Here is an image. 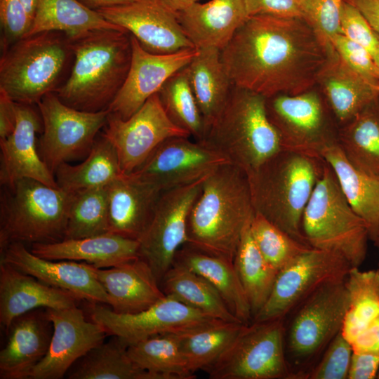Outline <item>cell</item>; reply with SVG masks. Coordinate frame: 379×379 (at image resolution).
Listing matches in <instances>:
<instances>
[{
	"label": "cell",
	"mask_w": 379,
	"mask_h": 379,
	"mask_svg": "<svg viewBox=\"0 0 379 379\" xmlns=\"http://www.w3.org/2000/svg\"><path fill=\"white\" fill-rule=\"evenodd\" d=\"M336 52L300 18L252 15L221 51L232 84L266 98L308 91Z\"/></svg>",
	"instance_id": "cell-1"
},
{
	"label": "cell",
	"mask_w": 379,
	"mask_h": 379,
	"mask_svg": "<svg viewBox=\"0 0 379 379\" xmlns=\"http://www.w3.org/2000/svg\"><path fill=\"white\" fill-rule=\"evenodd\" d=\"M254 214L247 173L224 163L202 182L188 216L186 244L234 262L243 232Z\"/></svg>",
	"instance_id": "cell-2"
},
{
	"label": "cell",
	"mask_w": 379,
	"mask_h": 379,
	"mask_svg": "<svg viewBox=\"0 0 379 379\" xmlns=\"http://www.w3.org/2000/svg\"><path fill=\"white\" fill-rule=\"evenodd\" d=\"M69 39L73 63L67 78L54 93L65 104L81 111L107 109L130 68L131 34L99 29Z\"/></svg>",
	"instance_id": "cell-3"
},
{
	"label": "cell",
	"mask_w": 379,
	"mask_h": 379,
	"mask_svg": "<svg viewBox=\"0 0 379 379\" xmlns=\"http://www.w3.org/2000/svg\"><path fill=\"white\" fill-rule=\"evenodd\" d=\"M324 163L323 159L286 149L272 155L248 175L255 212L309 246L302 218Z\"/></svg>",
	"instance_id": "cell-4"
},
{
	"label": "cell",
	"mask_w": 379,
	"mask_h": 379,
	"mask_svg": "<svg viewBox=\"0 0 379 379\" xmlns=\"http://www.w3.org/2000/svg\"><path fill=\"white\" fill-rule=\"evenodd\" d=\"M201 142L247 175L281 149L267 114L266 98L234 85Z\"/></svg>",
	"instance_id": "cell-5"
},
{
	"label": "cell",
	"mask_w": 379,
	"mask_h": 379,
	"mask_svg": "<svg viewBox=\"0 0 379 379\" xmlns=\"http://www.w3.org/2000/svg\"><path fill=\"white\" fill-rule=\"evenodd\" d=\"M73 60L70 39L62 32L24 36L1 51L0 90L15 102L37 104L65 82Z\"/></svg>",
	"instance_id": "cell-6"
},
{
	"label": "cell",
	"mask_w": 379,
	"mask_h": 379,
	"mask_svg": "<svg viewBox=\"0 0 379 379\" xmlns=\"http://www.w3.org/2000/svg\"><path fill=\"white\" fill-rule=\"evenodd\" d=\"M0 249L13 242L45 244L65 239L73 193L32 178L3 186Z\"/></svg>",
	"instance_id": "cell-7"
},
{
	"label": "cell",
	"mask_w": 379,
	"mask_h": 379,
	"mask_svg": "<svg viewBox=\"0 0 379 379\" xmlns=\"http://www.w3.org/2000/svg\"><path fill=\"white\" fill-rule=\"evenodd\" d=\"M302 231L309 246L337 253L352 267L366 259L368 225L348 203L326 161L304 210Z\"/></svg>",
	"instance_id": "cell-8"
},
{
	"label": "cell",
	"mask_w": 379,
	"mask_h": 379,
	"mask_svg": "<svg viewBox=\"0 0 379 379\" xmlns=\"http://www.w3.org/2000/svg\"><path fill=\"white\" fill-rule=\"evenodd\" d=\"M345 279L322 284L287 314L285 352L296 379H303L342 331L349 305Z\"/></svg>",
	"instance_id": "cell-9"
},
{
	"label": "cell",
	"mask_w": 379,
	"mask_h": 379,
	"mask_svg": "<svg viewBox=\"0 0 379 379\" xmlns=\"http://www.w3.org/2000/svg\"><path fill=\"white\" fill-rule=\"evenodd\" d=\"M285 318L246 324L206 372L211 379H296L287 361Z\"/></svg>",
	"instance_id": "cell-10"
},
{
	"label": "cell",
	"mask_w": 379,
	"mask_h": 379,
	"mask_svg": "<svg viewBox=\"0 0 379 379\" xmlns=\"http://www.w3.org/2000/svg\"><path fill=\"white\" fill-rule=\"evenodd\" d=\"M36 105L43 125L38 151L53 174L60 164L88 154L109 113L108 109L86 112L74 109L61 101L55 93L46 94Z\"/></svg>",
	"instance_id": "cell-11"
},
{
	"label": "cell",
	"mask_w": 379,
	"mask_h": 379,
	"mask_svg": "<svg viewBox=\"0 0 379 379\" xmlns=\"http://www.w3.org/2000/svg\"><path fill=\"white\" fill-rule=\"evenodd\" d=\"M266 110L281 149L322 159L324 149L338 143V131L333 129L321 98L313 91L266 98Z\"/></svg>",
	"instance_id": "cell-12"
},
{
	"label": "cell",
	"mask_w": 379,
	"mask_h": 379,
	"mask_svg": "<svg viewBox=\"0 0 379 379\" xmlns=\"http://www.w3.org/2000/svg\"><path fill=\"white\" fill-rule=\"evenodd\" d=\"M351 268L341 255L310 247L279 271L267 300L251 322L285 318L322 284L345 279Z\"/></svg>",
	"instance_id": "cell-13"
},
{
	"label": "cell",
	"mask_w": 379,
	"mask_h": 379,
	"mask_svg": "<svg viewBox=\"0 0 379 379\" xmlns=\"http://www.w3.org/2000/svg\"><path fill=\"white\" fill-rule=\"evenodd\" d=\"M206 176L163 192L138 240L139 257L150 266L159 283L172 266L178 250L187 243L188 216Z\"/></svg>",
	"instance_id": "cell-14"
},
{
	"label": "cell",
	"mask_w": 379,
	"mask_h": 379,
	"mask_svg": "<svg viewBox=\"0 0 379 379\" xmlns=\"http://www.w3.org/2000/svg\"><path fill=\"white\" fill-rule=\"evenodd\" d=\"M90 317L108 335L117 336L126 346L151 336L185 331L216 319L168 295L135 314H118L102 304L93 303Z\"/></svg>",
	"instance_id": "cell-15"
},
{
	"label": "cell",
	"mask_w": 379,
	"mask_h": 379,
	"mask_svg": "<svg viewBox=\"0 0 379 379\" xmlns=\"http://www.w3.org/2000/svg\"><path fill=\"white\" fill-rule=\"evenodd\" d=\"M102 134L114 147L123 174L135 171L165 140L190 137L169 119L158 93L126 119L109 113Z\"/></svg>",
	"instance_id": "cell-16"
},
{
	"label": "cell",
	"mask_w": 379,
	"mask_h": 379,
	"mask_svg": "<svg viewBox=\"0 0 379 379\" xmlns=\"http://www.w3.org/2000/svg\"><path fill=\"white\" fill-rule=\"evenodd\" d=\"M226 162L201 141L172 137L160 143L130 174L164 192L195 182Z\"/></svg>",
	"instance_id": "cell-17"
},
{
	"label": "cell",
	"mask_w": 379,
	"mask_h": 379,
	"mask_svg": "<svg viewBox=\"0 0 379 379\" xmlns=\"http://www.w3.org/2000/svg\"><path fill=\"white\" fill-rule=\"evenodd\" d=\"M53 326L48 350L29 379H60L71 367L108 335L97 322L88 321L74 306L46 309Z\"/></svg>",
	"instance_id": "cell-18"
},
{
	"label": "cell",
	"mask_w": 379,
	"mask_h": 379,
	"mask_svg": "<svg viewBox=\"0 0 379 379\" xmlns=\"http://www.w3.org/2000/svg\"><path fill=\"white\" fill-rule=\"evenodd\" d=\"M132 55L126 79L108 107L109 113L126 119L136 112L164 83L186 67L197 54L189 48L168 54H157L144 49L131 35Z\"/></svg>",
	"instance_id": "cell-19"
},
{
	"label": "cell",
	"mask_w": 379,
	"mask_h": 379,
	"mask_svg": "<svg viewBox=\"0 0 379 379\" xmlns=\"http://www.w3.org/2000/svg\"><path fill=\"white\" fill-rule=\"evenodd\" d=\"M96 11L107 20L135 38L148 52L168 54L194 48L185 34L175 13L154 0H135Z\"/></svg>",
	"instance_id": "cell-20"
},
{
	"label": "cell",
	"mask_w": 379,
	"mask_h": 379,
	"mask_svg": "<svg viewBox=\"0 0 379 379\" xmlns=\"http://www.w3.org/2000/svg\"><path fill=\"white\" fill-rule=\"evenodd\" d=\"M0 261L32 275L53 287L67 291L79 300L109 304L94 266L73 260H52L34 254L25 244L13 242L1 250Z\"/></svg>",
	"instance_id": "cell-21"
},
{
	"label": "cell",
	"mask_w": 379,
	"mask_h": 379,
	"mask_svg": "<svg viewBox=\"0 0 379 379\" xmlns=\"http://www.w3.org/2000/svg\"><path fill=\"white\" fill-rule=\"evenodd\" d=\"M32 105L15 102L14 131L0 140V182L12 185L22 178H32L48 186L58 187L54 174L41 158L36 146L37 133L42 132L41 115Z\"/></svg>",
	"instance_id": "cell-22"
},
{
	"label": "cell",
	"mask_w": 379,
	"mask_h": 379,
	"mask_svg": "<svg viewBox=\"0 0 379 379\" xmlns=\"http://www.w3.org/2000/svg\"><path fill=\"white\" fill-rule=\"evenodd\" d=\"M34 310L16 317L8 327L0 352L1 379H29L46 356L53 326L46 310Z\"/></svg>",
	"instance_id": "cell-23"
},
{
	"label": "cell",
	"mask_w": 379,
	"mask_h": 379,
	"mask_svg": "<svg viewBox=\"0 0 379 379\" xmlns=\"http://www.w3.org/2000/svg\"><path fill=\"white\" fill-rule=\"evenodd\" d=\"M79 300L73 294L0 261V323L6 331L16 317L26 312L72 307Z\"/></svg>",
	"instance_id": "cell-24"
},
{
	"label": "cell",
	"mask_w": 379,
	"mask_h": 379,
	"mask_svg": "<svg viewBox=\"0 0 379 379\" xmlns=\"http://www.w3.org/2000/svg\"><path fill=\"white\" fill-rule=\"evenodd\" d=\"M186 36L197 49L222 51L248 19L246 0H208L175 13Z\"/></svg>",
	"instance_id": "cell-25"
},
{
	"label": "cell",
	"mask_w": 379,
	"mask_h": 379,
	"mask_svg": "<svg viewBox=\"0 0 379 379\" xmlns=\"http://www.w3.org/2000/svg\"><path fill=\"white\" fill-rule=\"evenodd\" d=\"M163 192L131 174L107 185L109 232L139 240Z\"/></svg>",
	"instance_id": "cell-26"
},
{
	"label": "cell",
	"mask_w": 379,
	"mask_h": 379,
	"mask_svg": "<svg viewBox=\"0 0 379 379\" xmlns=\"http://www.w3.org/2000/svg\"><path fill=\"white\" fill-rule=\"evenodd\" d=\"M94 268L108 305L116 313L140 312L166 295L150 266L140 257L112 267Z\"/></svg>",
	"instance_id": "cell-27"
},
{
	"label": "cell",
	"mask_w": 379,
	"mask_h": 379,
	"mask_svg": "<svg viewBox=\"0 0 379 379\" xmlns=\"http://www.w3.org/2000/svg\"><path fill=\"white\" fill-rule=\"evenodd\" d=\"M30 251L48 260L81 261L97 268H108L139 258V241L107 232L81 239L33 244Z\"/></svg>",
	"instance_id": "cell-28"
},
{
	"label": "cell",
	"mask_w": 379,
	"mask_h": 379,
	"mask_svg": "<svg viewBox=\"0 0 379 379\" xmlns=\"http://www.w3.org/2000/svg\"><path fill=\"white\" fill-rule=\"evenodd\" d=\"M321 158L333 171L352 209L366 222L373 241L379 234V178L351 164L338 143L325 148Z\"/></svg>",
	"instance_id": "cell-29"
},
{
	"label": "cell",
	"mask_w": 379,
	"mask_h": 379,
	"mask_svg": "<svg viewBox=\"0 0 379 379\" xmlns=\"http://www.w3.org/2000/svg\"><path fill=\"white\" fill-rule=\"evenodd\" d=\"M173 262L182 265L209 281L230 312L242 323L252 321L251 307L234 265L185 244L176 252Z\"/></svg>",
	"instance_id": "cell-30"
},
{
	"label": "cell",
	"mask_w": 379,
	"mask_h": 379,
	"mask_svg": "<svg viewBox=\"0 0 379 379\" xmlns=\"http://www.w3.org/2000/svg\"><path fill=\"white\" fill-rule=\"evenodd\" d=\"M319 81L335 117L343 124L376 101L379 96L378 88L350 67L337 53Z\"/></svg>",
	"instance_id": "cell-31"
},
{
	"label": "cell",
	"mask_w": 379,
	"mask_h": 379,
	"mask_svg": "<svg viewBox=\"0 0 379 379\" xmlns=\"http://www.w3.org/2000/svg\"><path fill=\"white\" fill-rule=\"evenodd\" d=\"M186 67L206 130L225 105L233 84L218 48L198 49Z\"/></svg>",
	"instance_id": "cell-32"
},
{
	"label": "cell",
	"mask_w": 379,
	"mask_h": 379,
	"mask_svg": "<svg viewBox=\"0 0 379 379\" xmlns=\"http://www.w3.org/2000/svg\"><path fill=\"white\" fill-rule=\"evenodd\" d=\"M99 29L124 30L80 0H38L33 21L25 36L56 31L72 38Z\"/></svg>",
	"instance_id": "cell-33"
},
{
	"label": "cell",
	"mask_w": 379,
	"mask_h": 379,
	"mask_svg": "<svg viewBox=\"0 0 379 379\" xmlns=\"http://www.w3.org/2000/svg\"><path fill=\"white\" fill-rule=\"evenodd\" d=\"M123 174L112 142L102 134L79 164H60L54 175L59 187L69 192L105 187Z\"/></svg>",
	"instance_id": "cell-34"
},
{
	"label": "cell",
	"mask_w": 379,
	"mask_h": 379,
	"mask_svg": "<svg viewBox=\"0 0 379 379\" xmlns=\"http://www.w3.org/2000/svg\"><path fill=\"white\" fill-rule=\"evenodd\" d=\"M245 324L215 319L198 327L176 333L180 349L192 373L206 371L231 345Z\"/></svg>",
	"instance_id": "cell-35"
},
{
	"label": "cell",
	"mask_w": 379,
	"mask_h": 379,
	"mask_svg": "<svg viewBox=\"0 0 379 379\" xmlns=\"http://www.w3.org/2000/svg\"><path fill=\"white\" fill-rule=\"evenodd\" d=\"M73 365L69 379H159L137 366L127 353V346L117 336L102 341Z\"/></svg>",
	"instance_id": "cell-36"
},
{
	"label": "cell",
	"mask_w": 379,
	"mask_h": 379,
	"mask_svg": "<svg viewBox=\"0 0 379 379\" xmlns=\"http://www.w3.org/2000/svg\"><path fill=\"white\" fill-rule=\"evenodd\" d=\"M338 143L351 164L379 178V105L377 100L338 130Z\"/></svg>",
	"instance_id": "cell-37"
},
{
	"label": "cell",
	"mask_w": 379,
	"mask_h": 379,
	"mask_svg": "<svg viewBox=\"0 0 379 379\" xmlns=\"http://www.w3.org/2000/svg\"><path fill=\"white\" fill-rule=\"evenodd\" d=\"M160 286L165 295L173 296L214 319L241 322L230 312L209 281L182 265L173 262Z\"/></svg>",
	"instance_id": "cell-38"
},
{
	"label": "cell",
	"mask_w": 379,
	"mask_h": 379,
	"mask_svg": "<svg viewBox=\"0 0 379 379\" xmlns=\"http://www.w3.org/2000/svg\"><path fill=\"white\" fill-rule=\"evenodd\" d=\"M250 224L241 236L234 265L248 301L253 320L267 300L279 272L260 252L251 236Z\"/></svg>",
	"instance_id": "cell-39"
},
{
	"label": "cell",
	"mask_w": 379,
	"mask_h": 379,
	"mask_svg": "<svg viewBox=\"0 0 379 379\" xmlns=\"http://www.w3.org/2000/svg\"><path fill=\"white\" fill-rule=\"evenodd\" d=\"M131 360L159 379H192L175 333L151 336L127 346Z\"/></svg>",
	"instance_id": "cell-40"
},
{
	"label": "cell",
	"mask_w": 379,
	"mask_h": 379,
	"mask_svg": "<svg viewBox=\"0 0 379 379\" xmlns=\"http://www.w3.org/2000/svg\"><path fill=\"white\" fill-rule=\"evenodd\" d=\"M349 305L342 329L351 343L379 314V269H350L345 279Z\"/></svg>",
	"instance_id": "cell-41"
},
{
	"label": "cell",
	"mask_w": 379,
	"mask_h": 379,
	"mask_svg": "<svg viewBox=\"0 0 379 379\" xmlns=\"http://www.w3.org/2000/svg\"><path fill=\"white\" fill-rule=\"evenodd\" d=\"M158 95L169 119L194 140H202L205 124L190 85L187 67L173 74Z\"/></svg>",
	"instance_id": "cell-42"
},
{
	"label": "cell",
	"mask_w": 379,
	"mask_h": 379,
	"mask_svg": "<svg viewBox=\"0 0 379 379\" xmlns=\"http://www.w3.org/2000/svg\"><path fill=\"white\" fill-rule=\"evenodd\" d=\"M72 193L65 239L109 232L107 186Z\"/></svg>",
	"instance_id": "cell-43"
},
{
	"label": "cell",
	"mask_w": 379,
	"mask_h": 379,
	"mask_svg": "<svg viewBox=\"0 0 379 379\" xmlns=\"http://www.w3.org/2000/svg\"><path fill=\"white\" fill-rule=\"evenodd\" d=\"M250 230L264 258L278 272L311 247L297 241L256 212Z\"/></svg>",
	"instance_id": "cell-44"
},
{
	"label": "cell",
	"mask_w": 379,
	"mask_h": 379,
	"mask_svg": "<svg viewBox=\"0 0 379 379\" xmlns=\"http://www.w3.org/2000/svg\"><path fill=\"white\" fill-rule=\"evenodd\" d=\"M352 354L351 343L340 332L303 379H347Z\"/></svg>",
	"instance_id": "cell-45"
},
{
	"label": "cell",
	"mask_w": 379,
	"mask_h": 379,
	"mask_svg": "<svg viewBox=\"0 0 379 379\" xmlns=\"http://www.w3.org/2000/svg\"><path fill=\"white\" fill-rule=\"evenodd\" d=\"M343 0H303L302 18L323 39L343 34L340 10Z\"/></svg>",
	"instance_id": "cell-46"
},
{
	"label": "cell",
	"mask_w": 379,
	"mask_h": 379,
	"mask_svg": "<svg viewBox=\"0 0 379 379\" xmlns=\"http://www.w3.org/2000/svg\"><path fill=\"white\" fill-rule=\"evenodd\" d=\"M340 26L343 34L366 49L379 67V35L363 15L345 0L341 6Z\"/></svg>",
	"instance_id": "cell-47"
},
{
	"label": "cell",
	"mask_w": 379,
	"mask_h": 379,
	"mask_svg": "<svg viewBox=\"0 0 379 379\" xmlns=\"http://www.w3.org/2000/svg\"><path fill=\"white\" fill-rule=\"evenodd\" d=\"M339 57L372 85L379 87V67L369 52L361 46L338 34L331 39Z\"/></svg>",
	"instance_id": "cell-48"
},
{
	"label": "cell",
	"mask_w": 379,
	"mask_h": 379,
	"mask_svg": "<svg viewBox=\"0 0 379 379\" xmlns=\"http://www.w3.org/2000/svg\"><path fill=\"white\" fill-rule=\"evenodd\" d=\"M1 51L27 33L30 22L20 0H0Z\"/></svg>",
	"instance_id": "cell-49"
},
{
	"label": "cell",
	"mask_w": 379,
	"mask_h": 379,
	"mask_svg": "<svg viewBox=\"0 0 379 379\" xmlns=\"http://www.w3.org/2000/svg\"><path fill=\"white\" fill-rule=\"evenodd\" d=\"M249 16L300 18L303 0H246Z\"/></svg>",
	"instance_id": "cell-50"
},
{
	"label": "cell",
	"mask_w": 379,
	"mask_h": 379,
	"mask_svg": "<svg viewBox=\"0 0 379 379\" xmlns=\"http://www.w3.org/2000/svg\"><path fill=\"white\" fill-rule=\"evenodd\" d=\"M379 371V353L353 352L347 379L377 378Z\"/></svg>",
	"instance_id": "cell-51"
},
{
	"label": "cell",
	"mask_w": 379,
	"mask_h": 379,
	"mask_svg": "<svg viewBox=\"0 0 379 379\" xmlns=\"http://www.w3.org/2000/svg\"><path fill=\"white\" fill-rule=\"evenodd\" d=\"M353 352L379 353V314L351 343Z\"/></svg>",
	"instance_id": "cell-52"
},
{
	"label": "cell",
	"mask_w": 379,
	"mask_h": 379,
	"mask_svg": "<svg viewBox=\"0 0 379 379\" xmlns=\"http://www.w3.org/2000/svg\"><path fill=\"white\" fill-rule=\"evenodd\" d=\"M16 125L15 102L0 90V140L8 137Z\"/></svg>",
	"instance_id": "cell-53"
},
{
	"label": "cell",
	"mask_w": 379,
	"mask_h": 379,
	"mask_svg": "<svg viewBox=\"0 0 379 379\" xmlns=\"http://www.w3.org/2000/svg\"><path fill=\"white\" fill-rule=\"evenodd\" d=\"M354 6L379 35V0H345Z\"/></svg>",
	"instance_id": "cell-54"
},
{
	"label": "cell",
	"mask_w": 379,
	"mask_h": 379,
	"mask_svg": "<svg viewBox=\"0 0 379 379\" xmlns=\"http://www.w3.org/2000/svg\"><path fill=\"white\" fill-rule=\"evenodd\" d=\"M168 11L177 13L202 0H154Z\"/></svg>",
	"instance_id": "cell-55"
},
{
	"label": "cell",
	"mask_w": 379,
	"mask_h": 379,
	"mask_svg": "<svg viewBox=\"0 0 379 379\" xmlns=\"http://www.w3.org/2000/svg\"><path fill=\"white\" fill-rule=\"evenodd\" d=\"M91 8L97 10L101 8H107L124 5L131 3L135 0H80Z\"/></svg>",
	"instance_id": "cell-56"
},
{
	"label": "cell",
	"mask_w": 379,
	"mask_h": 379,
	"mask_svg": "<svg viewBox=\"0 0 379 379\" xmlns=\"http://www.w3.org/2000/svg\"><path fill=\"white\" fill-rule=\"evenodd\" d=\"M20 1L27 15L31 26L36 13L38 0H20Z\"/></svg>",
	"instance_id": "cell-57"
},
{
	"label": "cell",
	"mask_w": 379,
	"mask_h": 379,
	"mask_svg": "<svg viewBox=\"0 0 379 379\" xmlns=\"http://www.w3.org/2000/svg\"><path fill=\"white\" fill-rule=\"evenodd\" d=\"M375 246L378 248V255H379V237H378L375 240L373 241ZM378 267H379V260H378ZM379 269V268H378Z\"/></svg>",
	"instance_id": "cell-58"
},
{
	"label": "cell",
	"mask_w": 379,
	"mask_h": 379,
	"mask_svg": "<svg viewBox=\"0 0 379 379\" xmlns=\"http://www.w3.org/2000/svg\"><path fill=\"white\" fill-rule=\"evenodd\" d=\"M377 378L379 379V371H378V375H377Z\"/></svg>",
	"instance_id": "cell-59"
},
{
	"label": "cell",
	"mask_w": 379,
	"mask_h": 379,
	"mask_svg": "<svg viewBox=\"0 0 379 379\" xmlns=\"http://www.w3.org/2000/svg\"><path fill=\"white\" fill-rule=\"evenodd\" d=\"M378 237H379V234H378V235L377 238H378ZM377 238H376V239H377Z\"/></svg>",
	"instance_id": "cell-60"
},
{
	"label": "cell",
	"mask_w": 379,
	"mask_h": 379,
	"mask_svg": "<svg viewBox=\"0 0 379 379\" xmlns=\"http://www.w3.org/2000/svg\"><path fill=\"white\" fill-rule=\"evenodd\" d=\"M378 90H379V87H378Z\"/></svg>",
	"instance_id": "cell-61"
}]
</instances>
